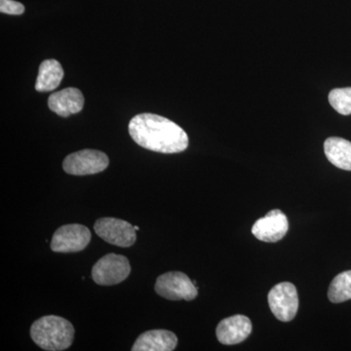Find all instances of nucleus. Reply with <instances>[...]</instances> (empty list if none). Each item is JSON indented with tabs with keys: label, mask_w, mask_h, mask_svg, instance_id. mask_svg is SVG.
<instances>
[{
	"label": "nucleus",
	"mask_w": 351,
	"mask_h": 351,
	"mask_svg": "<svg viewBox=\"0 0 351 351\" xmlns=\"http://www.w3.org/2000/svg\"><path fill=\"white\" fill-rule=\"evenodd\" d=\"M129 134L134 142L149 151L179 154L189 147L188 134L172 120L154 113H141L131 119Z\"/></svg>",
	"instance_id": "1"
},
{
	"label": "nucleus",
	"mask_w": 351,
	"mask_h": 351,
	"mask_svg": "<svg viewBox=\"0 0 351 351\" xmlns=\"http://www.w3.org/2000/svg\"><path fill=\"white\" fill-rule=\"evenodd\" d=\"M31 337L44 350H68L75 339V328L69 320L60 316H43L32 325Z\"/></svg>",
	"instance_id": "2"
},
{
	"label": "nucleus",
	"mask_w": 351,
	"mask_h": 351,
	"mask_svg": "<svg viewBox=\"0 0 351 351\" xmlns=\"http://www.w3.org/2000/svg\"><path fill=\"white\" fill-rule=\"evenodd\" d=\"M154 290L157 295L170 301H193L198 295L195 284L180 271L166 272L159 276Z\"/></svg>",
	"instance_id": "3"
},
{
	"label": "nucleus",
	"mask_w": 351,
	"mask_h": 351,
	"mask_svg": "<svg viewBox=\"0 0 351 351\" xmlns=\"http://www.w3.org/2000/svg\"><path fill=\"white\" fill-rule=\"evenodd\" d=\"M130 272V263L125 256L108 254L95 263L92 278L98 285H117L125 280Z\"/></svg>",
	"instance_id": "4"
},
{
	"label": "nucleus",
	"mask_w": 351,
	"mask_h": 351,
	"mask_svg": "<svg viewBox=\"0 0 351 351\" xmlns=\"http://www.w3.org/2000/svg\"><path fill=\"white\" fill-rule=\"evenodd\" d=\"M110 159L107 154L96 149H83L73 152L64 158V171L69 175L98 174L107 169Z\"/></svg>",
	"instance_id": "5"
},
{
	"label": "nucleus",
	"mask_w": 351,
	"mask_h": 351,
	"mask_svg": "<svg viewBox=\"0 0 351 351\" xmlns=\"http://www.w3.org/2000/svg\"><path fill=\"white\" fill-rule=\"evenodd\" d=\"M270 311L277 319L290 322L294 319L299 309V295L294 284H277L269 293Z\"/></svg>",
	"instance_id": "6"
},
{
	"label": "nucleus",
	"mask_w": 351,
	"mask_h": 351,
	"mask_svg": "<svg viewBox=\"0 0 351 351\" xmlns=\"http://www.w3.org/2000/svg\"><path fill=\"white\" fill-rule=\"evenodd\" d=\"M91 241L89 228L78 223H71L58 228L52 240L51 250L56 253H75L84 250Z\"/></svg>",
	"instance_id": "7"
},
{
	"label": "nucleus",
	"mask_w": 351,
	"mask_h": 351,
	"mask_svg": "<svg viewBox=\"0 0 351 351\" xmlns=\"http://www.w3.org/2000/svg\"><path fill=\"white\" fill-rule=\"evenodd\" d=\"M95 232L108 243L114 246L131 247L137 239L135 226L128 221L115 218H101L95 223Z\"/></svg>",
	"instance_id": "8"
},
{
	"label": "nucleus",
	"mask_w": 351,
	"mask_h": 351,
	"mask_svg": "<svg viewBox=\"0 0 351 351\" xmlns=\"http://www.w3.org/2000/svg\"><path fill=\"white\" fill-rule=\"evenodd\" d=\"M288 228L287 217L281 210L276 209L258 219L252 228V233L261 241L274 243L285 237Z\"/></svg>",
	"instance_id": "9"
},
{
	"label": "nucleus",
	"mask_w": 351,
	"mask_h": 351,
	"mask_svg": "<svg viewBox=\"0 0 351 351\" xmlns=\"http://www.w3.org/2000/svg\"><path fill=\"white\" fill-rule=\"evenodd\" d=\"M252 332V322L247 316H230L219 323L216 335L219 343L226 346L237 345L242 343Z\"/></svg>",
	"instance_id": "10"
},
{
	"label": "nucleus",
	"mask_w": 351,
	"mask_h": 351,
	"mask_svg": "<svg viewBox=\"0 0 351 351\" xmlns=\"http://www.w3.org/2000/svg\"><path fill=\"white\" fill-rule=\"evenodd\" d=\"M48 107L61 117L80 112L84 107V97L77 88L69 87L51 95Z\"/></svg>",
	"instance_id": "11"
},
{
	"label": "nucleus",
	"mask_w": 351,
	"mask_h": 351,
	"mask_svg": "<svg viewBox=\"0 0 351 351\" xmlns=\"http://www.w3.org/2000/svg\"><path fill=\"white\" fill-rule=\"evenodd\" d=\"M178 338L168 330H152L141 335L132 350L133 351H172L177 348Z\"/></svg>",
	"instance_id": "12"
},
{
	"label": "nucleus",
	"mask_w": 351,
	"mask_h": 351,
	"mask_svg": "<svg viewBox=\"0 0 351 351\" xmlns=\"http://www.w3.org/2000/svg\"><path fill=\"white\" fill-rule=\"evenodd\" d=\"M324 152L328 160L346 171H351V142L343 138H328L324 143Z\"/></svg>",
	"instance_id": "13"
},
{
	"label": "nucleus",
	"mask_w": 351,
	"mask_h": 351,
	"mask_svg": "<svg viewBox=\"0 0 351 351\" xmlns=\"http://www.w3.org/2000/svg\"><path fill=\"white\" fill-rule=\"evenodd\" d=\"M64 75V69L57 60H45L39 66L36 83V91H53L61 84Z\"/></svg>",
	"instance_id": "14"
},
{
	"label": "nucleus",
	"mask_w": 351,
	"mask_h": 351,
	"mask_svg": "<svg viewBox=\"0 0 351 351\" xmlns=\"http://www.w3.org/2000/svg\"><path fill=\"white\" fill-rule=\"evenodd\" d=\"M328 298L334 304L351 300V270L341 272L332 279L328 290Z\"/></svg>",
	"instance_id": "15"
},
{
	"label": "nucleus",
	"mask_w": 351,
	"mask_h": 351,
	"mask_svg": "<svg viewBox=\"0 0 351 351\" xmlns=\"http://www.w3.org/2000/svg\"><path fill=\"white\" fill-rule=\"evenodd\" d=\"M329 103L341 114H351V87L332 90L329 94Z\"/></svg>",
	"instance_id": "16"
},
{
	"label": "nucleus",
	"mask_w": 351,
	"mask_h": 351,
	"mask_svg": "<svg viewBox=\"0 0 351 351\" xmlns=\"http://www.w3.org/2000/svg\"><path fill=\"white\" fill-rule=\"evenodd\" d=\"M0 11L9 15H22L25 6L15 0H0Z\"/></svg>",
	"instance_id": "17"
},
{
	"label": "nucleus",
	"mask_w": 351,
	"mask_h": 351,
	"mask_svg": "<svg viewBox=\"0 0 351 351\" xmlns=\"http://www.w3.org/2000/svg\"><path fill=\"white\" fill-rule=\"evenodd\" d=\"M135 230H138V226H135Z\"/></svg>",
	"instance_id": "18"
}]
</instances>
